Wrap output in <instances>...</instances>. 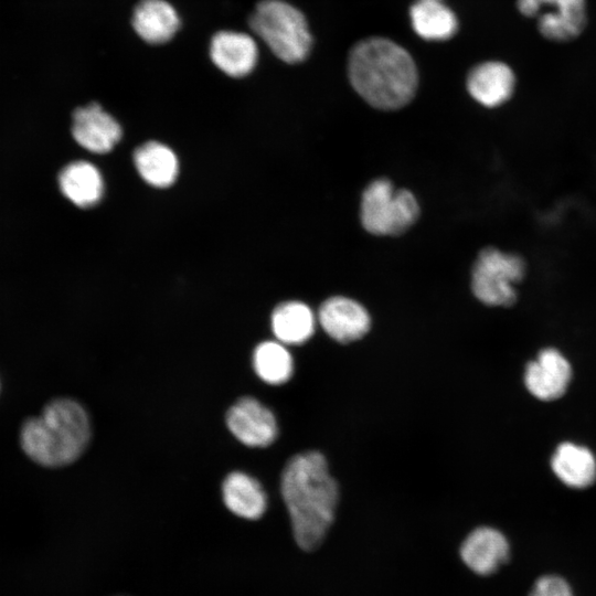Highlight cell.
I'll list each match as a JSON object with an SVG mask.
<instances>
[{
    "label": "cell",
    "mask_w": 596,
    "mask_h": 596,
    "mask_svg": "<svg viewBox=\"0 0 596 596\" xmlns=\"http://www.w3.org/2000/svg\"><path fill=\"white\" fill-rule=\"evenodd\" d=\"M58 183L63 194L79 207L94 205L103 194L102 175L89 162L67 164L58 175Z\"/></svg>",
    "instance_id": "19"
},
{
    "label": "cell",
    "mask_w": 596,
    "mask_h": 596,
    "mask_svg": "<svg viewBox=\"0 0 596 596\" xmlns=\"http://www.w3.org/2000/svg\"><path fill=\"white\" fill-rule=\"evenodd\" d=\"M72 135L83 148L104 153L110 151L119 141L121 128L99 104L91 103L74 111Z\"/></svg>",
    "instance_id": "12"
},
{
    "label": "cell",
    "mask_w": 596,
    "mask_h": 596,
    "mask_svg": "<svg viewBox=\"0 0 596 596\" xmlns=\"http://www.w3.org/2000/svg\"><path fill=\"white\" fill-rule=\"evenodd\" d=\"M462 563L475 574L494 573L509 556V543L497 529L479 526L472 530L459 547Z\"/></svg>",
    "instance_id": "13"
},
{
    "label": "cell",
    "mask_w": 596,
    "mask_h": 596,
    "mask_svg": "<svg viewBox=\"0 0 596 596\" xmlns=\"http://www.w3.org/2000/svg\"><path fill=\"white\" fill-rule=\"evenodd\" d=\"M134 161L141 178L153 187L173 183L178 174V160L167 146L150 141L136 149Z\"/></svg>",
    "instance_id": "21"
},
{
    "label": "cell",
    "mask_w": 596,
    "mask_h": 596,
    "mask_svg": "<svg viewBox=\"0 0 596 596\" xmlns=\"http://www.w3.org/2000/svg\"><path fill=\"white\" fill-rule=\"evenodd\" d=\"M571 376V364L565 356L560 351L547 348L526 365L524 383L534 397L553 401L565 393Z\"/></svg>",
    "instance_id": "10"
},
{
    "label": "cell",
    "mask_w": 596,
    "mask_h": 596,
    "mask_svg": "<svg viewBox=\"0 0 596 596\" xmlns=\"http://www.w3.org/2000/svg\"><path fill=\"white\" fill-rule=\"evenodd\" d=\"M318 320L326 333L341 343L362 338L371 326L366 309L355 300L342 296L331 297L322 302Z\"/></svg>",
    "instance_id": "11"
},
{
    "label": "cell",
    "mask_w": 596,
    "mask_h": 596,
    "mask_svg": "<svg viewBox=\"0 0 596 596\" xmlns=\"http://www.w3.org/2000/svg\"><path fill=\"white\" fill-rule=\"evenodd\" d=\"M348 74L355 92L371 106L392 110L405 106L417 89L411 54L385 38H369L350 51Z\"/></svg>",
    "instance_id": "2"
},
{
    "label": "cell",
    "mask_w": 596,
    "mask_h": 596,
    "mask_svg": "<svg viewBox=\"0 0 596 596\" xmlns=\"http://www.w3.org/2000/svg\"><path fill=\"white\" fill-rule=\"evenodd\" d=\"M524 269L520 256L487 247L479 253L473 264L472 291L488 306H510L517 298L513 285L522 279Z\"/></svg>",
    "instance_id": "6"
},
{
    "label": "cell",
    "mask_w": 596,
    "mask_h": 596,
    "mask_svg": "<svg viewBox=\"0 0 596 596\" xmlns=\"http://www.w3.org/2000/svg\"><path fill=\"white\" fill-rule=\"evenodd\" d=\"M316 317L311 309L300 301H287L277 306L272 315V329L279 342L300 344L315 332Z\"/></svg>",
    "instance_id": "20"
},
{
    "label": "cell",
    "mask_w": 596,
    "mask_h": 596,
    "mask_svg": "<svg viewBox=\"0 0 596 596\" xmlns=\"http://www.w3.org/2000/svg\"><path fill=\"white\" fill-rule=\"evenodd\" d=\"M529 596H573L567 583L558 576L541 577Z\"/></svg>",
    "instance_id": "23"
},
{
    "label": "cell",
    "mask_w": 596,
    "mask_h": 596,
    "mask_svg": "<svg viewBox=\"0 0 596 596\" xmlns=\"http://www.w3.org/2000/svg\"><path fill=\"white\" fill-rule=\"evenodd\" d=\"M91 422L76 401L58 398L49 403L42 414L28 419L21 429V446L35 462L61 467L75 461L91 439Z\"/></svg>",
    "instance_id": "3"
},
{
    "label": "cell",
    "mask_w": 596,
    "mask_h": 596,
    "mask_svg": "<svg viewBox=\"0 0 596 596\" xmlns=\"http://www.w3.org/2000/svg\"><path fill=\"white\" fill-rule=\"evenodd\" d=\"M210 57L224 74L240 78L248 75L258 61L256 41L247 33L223 30L210 41Z\"/></svg>",
    "instance_id": "9"
},
{
    "label": "cell",
    "mask_w": 596,
    "mask_h": 596,
    "mask_svg": "<svg viewBox=\"0 0 596 596\" xmlns=\"http://www.w3.org/2000/svg\"><path fill=\"white\" fill-rule=\"evenodd\" d=\"M552 470L567 487L582 489L596 480V458L593 453L573 443H563L556 448Z\"/></svg>",
    "instance_id": "17"
},
{
    "label": "cell",
    "mask_w": 596,
    "mask_h": 596,
    "mask_svg": "<svg viewBox=\"0 0 596 596\" xmlns=\"http://www.w3.org/2000/svg\"><path fill=\"white\" fill-rule=\"evenodd\" d=\"M513 70L501 61H486L473 66L467 76V89L480 105L497 107L505 103L515 88Z\"/></svg>",
    "instance_id": "14"
},
{
    "label": "cell",
    "mask_w": 596,
    "mask_h": 596,
    "mask_svg": "<svg viewBox=\"0 0 596 596\" xmlns=\"http://www.w3.org/2000/svg\"><path fill=\"white\" fill-rule=\"evenodd\" d=\"M226 424L230 432L249 447H266L278 434L273 412L251 396L240 398L230 407Z\"/></svg>",
    "instance_id": "8"
},
{
    "label": "cell",
    "mask_w": 596,
    "mask_h": 596,
    "mask_svg": "<svg viewBox=\"0 0 596 596\" xmlns=\"http://www.w3.org/2000/svg\"><path fill=\"white\" fill-rule=\"evenodd\" d=\"M409 18L416 34L427 41L448 40L458 29L456 14L444 0H416Z\"/></svg>",
    "instance_id": "18"
},
{
    "label": "cell",
    "mask_w": 596,
    "mask_h": 596,
    "mask_svg": "<svg viewBox=\"0 0 596 596\" xmlns=\"http://www.w3.org/2000/svg\"><path fill=\"white\" fill-rule=\"evenodd\" d=\"M253 365L257 375L273 385L287 382L294 372L292 358L279 341L259 343L254 350Z\"/></svg>",
    "instance_id": "22"
},
{
    "label": "cell",
    "mask_w": 596,
    "mask_h": 596,
    "mask_svg": "<svg viewBox=\"0 0 596 596\" xmlns=\"http://www.w3.org/2000/svg\"><path fill=\"white\" fill-rule=\"evenodd\" d=\"M280 490L295 541L300 549L315 551L334 520L339 501L338 483L324 456L310 450L291 457L283 470Z\"/></svg>",
    "instance_id": "1"
},
{
    "label": "cell",
    "mask_w": 596,
    "mask_h": 596,
    "mask_svg": "<svg viewBox=\"0 0 596 596\" xmlns=\"http://www.w3.org/2000/svg\"><path fill=\"white\" fill-rule=\"evenodd\" d=\"M137 35L153 45L169 42L180 29V18L167 0H140L131 15Z\"/></svg>",
    "instance_id": "15"
},
{
    "label": "cell",
    "mask_w": 596,
    "mask_h": 596,
    "mask_svg": "<svg viewBox=\"0 0 596 596\" xmlns=\"http://www.w3.org/2000/svg\"><path fill=\"white\" fill-rule=\"evenodd\" d=\"M222 494L226 508L241 518L257 520L266 511L265 491L255 478L244 472L227 475L222 485Z\"/></svg>",
    "instance_id": "16"
},
{
    "label": "cell",
    "mask_w": 596,
    "mask_h": 596,
    "mask_svg": "<svg viewBox=\"0 0 596 596\" xmlns=\"http://www.w3.org/2000/svg\"><path fill=\"white\" fill-rule=\"evenodd\" d=\"M520 13L535 18L542 36L555 42L577 38L586 25V0H517Z\"/></svg>",
    "instance_id": "7"
},
{
    "label": "cell",
    "mask_w": 596,
    "mask_h": 596,
    "mask_svg": "<svg viewBox=\"0 0 596 596\" xmlns=\"http://www.w3.org/2000/svg\"><path fill=\"white\" fill-rule=\"evenodd\" d=\"M251 30L283 62L305 61L312 46L306 17L284 0H262L249 17Z\"/></svg>",
    "instance_id": "4"
},
{
    "label": "cell",
    "mask_w": 596,
    "mask_h": 596,
    "mask_svg": "<svg viewBox=\"0 0 596 596\" xmlns=\"http://www.w3.org/2000/svg\"><path fill=\"white\" fill-rule=\"evenodd\" d=\"M419 206L412 192L386 179L371 182L362 194L361 222L374 235H397L415 223Z\"/></svg>",
    "instance_id": "5"
}]
</instances>
